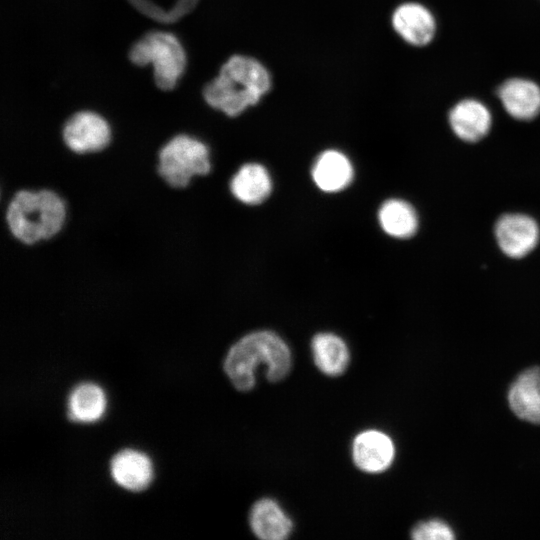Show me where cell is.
<instances>
[{
	"label": "cell",
	"mask_w": 540,
	"mask_h": 540,
	"mask_svg": "<svg viewBox=\"0 0 540 540\" xmlns=\"http://www.w3.org/2000/svg\"><path fill=\"white\" fill-rule=\"evenodd\" d=\"M230 189L239 201L253 205L263 202L270 195L272 182L265 167L248 163L233 176Z\"/></svg>",
	"instance_id": "cell-16"
},
{
	"label": "cell",
	"mask_w": 540,
	"mask_h": 540,
	"mask_svg": "<svg viewBox=\"0 0 540 540\" xmlns=\"http://www.w3.org/2000/svg\"><path fill=\"white\" fill-rule=\"evenodd\" d=\"M270 75L257 60L242 55L228 59L204 90L205 101L228 116L255 105L269 90Z\"/></svg>",
	"instance_id": "cell-2"
},
{
	"label": "cell",
	"mask_w": 540,
	"mask_h": 540,
	"mask_svg": "<svg viewBox=\"0 0 540 540\" xmlns=\"http://www.w3.org/2000/svg\"><path fill=\"white\" fill-rule=\"evenodd\" d=\"M508 401L519 418L540 424V368H529L516 378L510 387Z\"/></svg>",
	"instance_id": "cell-11"
},
{
	"label": "cell",
	"mask_w": 540,
	"mask_h": 540,
	"mask_svg": "<svg viewBox=\"0 0 540 540\" xmlns=\"http://www.w3.org/2000/svg\"><path fill=\"white\" fill-rule=\"evenodd\" d=\"M111 475L121 487L131 491H142L153 478L151 460L142 452L125 449L111 460Z\"/></svg>",
	"instance_id": "cell-10"
},
{
	"label": "cell",
	"mask_w": 540,
	"mask_h": 540,
	"mask_svg": "<svg viewBox=\"0 0 540 540\" xmlns=\"http://www.w3.org/2000/svg\"><path fill=\"white\" fill-rule=\"evenodd\" d=\"M312 353L316 366L324 374L338 376L349 363L346 343L333 333H318L312 339Z\"/></svg>",
	"instance_id": "cell-17"
},
{
	"label": "cell",
	"mask_w": 540,
	"mask_h": 540,
	"mask_svg": "<svg viewBox=\"0 0 540 540\" xmlns=\"http://www.w3.org/2000/svg\"><path fill=\"white\" fill-rule=\"evenodd\" d=\"M63 200L51 190H20L11 199L6 220L10 232L25 244L55 236L65 220Z\"/></svg>",
	"instance_id": "cell-3"
},
{
	"label": "cell",
	"mask_w": 540,
	"mask_h": 540,
	"mask_svg": "<svg viewBox=\"0 0 540 540\" xmlns=\"http://www.w3.org/2000/svg\"><path fill=\"white\" fill-rule=\"evenodd\" d=\"M394 445L389 436L378 430H367L356 436L352 455L356 466L368 473L387 469L394 458Z\"/></svg>",
	"instance_id": "cell-8"
},
{
	"label": "cell",
	"mask_w": 540,
	"mask_h": 540,
	"mask_svg": "<svg viewBox=\"0 0 540 540\" xmlns=\"http://www.w3.org/2000/svg\"><path fill=\"white\" fill-rule=\"evenodd\" d=\"M62 136L66 146L77 154L103 150L111 140L107 121L91 111L73 114L65 123Z\"/></svg>",
	"instance_id": "cell-6"
},
{
	"label": "cell",
	"mask_w": 540,
	"mask_h": 540,
	"mask_svg": "<svg viewBox=\"0 0 540 540\" xmlns=\"http://www.w3.org/2000/svg\"><path fill=\"white\" fill-rule=\"evenodd\" d=\"M449 122L452 130L460 139L474 142L488 133L491 126V115L481 102L467 99L453 107L449 115Z\"/></svg>",
	"instance_id": "cell-13"
},
{
	"label": "cell",
	"mask_w": 540,
	"mask_h": 540,
	"mask_svg": "<svg viewBox=\"0 0 540 540\" xmlns=\"http://www.w3.org/2000/svg\"><path fill=\"white\" fill-rule=\"evenodd\" d=\"M395 31L409 44L423 46L435 34V20L430 11L418 3L400 5L393 13Z\"/></svg>",
	"instance_id": "cell-9"
},
{
	"label": "cell",
	"mask_w": 540,
	"mask_h": 540,
	"mask_svg": "<svg viewBox=\"0 0 540 540\" xmlns=\"http://www.w3.org/2000/svg\"><path fill=\"white\" fill-rule=\"evenodd\" d=\"M506 111L519 120H530L540 112V88L526 79H511L499 89Z\"/></svg>",
	"instance_id": "cell-14"
},
{
	"label": "cell",
	"mask_w": 540,
	"mask_h": 540,
	"mask_svg": "<svg viewBox=\"0 0 540 540\" xmlns=\"http://www.w3.org/2000/svg\"><path fill=\"white\" fill-rule=\"evenodd\" d=\"M312 177L322 191L338 192L352 181L353 168L343 153L337 150H326L315 161Z\"/></svg>",
	"instance_id": "cell-15"
},
{
	"label": "cell",
	"mask_w": 540,
	"mask_h": 540,
	"mask_svg": "<svg viewBox=\"0 0 540 540\" xmlns=\"http://www.w3.org/2000/svg\"><path fill=\"white\" fill-rule=\"evenodd\" d=\"M415 540H451L455 538L452 529L441 520H429L418 523L411 531Z\"/></svg>",
	"instance_id": "cell-20"
},
{
	"label": "cell",
	"mask_w": 540,
	"mask_h": 540,
	"mask_svg": "<svg viewBox=\"0 0 540 540\" xmlns=\"http://www.w3.org/2000/svg\"><path fill=\"white\" fill-rule=\"evenodd\" d=\"M495 235L500 249L506 255L521 258L537 245L539 228L529 216L507 214L497 221Z\"/></svg>",
	"instance_id": "cell-7"
},
{
	"label": "cell",
	"mask_w": 540,
	"mask_h": 540,
	"mask_svg": "<svg viewBox=\"0 0 540 540\" xmlns=\"http://www.w3.org/2000/svg\"><path fill=\"white\" fill-rule=\"evenodd\" d=\"M249 522L253 533L264 540L286 539L293 528L290 518L269 498L260 499L252 506Z\"/></svg>",
	"instance_id": "cell-12"
},
{
	"label": "cell",
	"mask_w": 540,
	"mask_h": 540,
	"mask_svg": "<svg viewBox=\"0 0 540 540\" xmlns=\"http://www.w3.org/2000/svg\"><path fill=\"white\" fill-rule=\"evenodd\" d=\"M137 66L152 65L156 85L162 90L175 87L185 68V53L178 39L168 32H151L140 38L129 51Z\"/></svg>",
	"instance_id": "cell-4"
},
{
	"label": "cell",
	"mask_w": 540,
	"mask_h": 540,
	"mask_svg": "<svg viewBox=\"0 0 540 540\" xmlns=\"http://www.w3.org/2000/svg\"><path fill=\"white\" fill-rule=\"evenodd\" d=\"M259 365L266 366V377L271 382L282 380L290 370V350L274 332L245 335L228 351L224 369L236 389L248 391L255 385Z\"/></svg>",
	"instance_id": "cell-1"
},
{
	"label": "cell",
	"mask_w": 540,
	"mask_h": 540,
	"mask_svg": "<svg viewBox=\"0 0 540 540\" xmlns=\"http://www.w3.org/2000/svg\"><path fill=\"white\" fill-rule=\"evenodd\" d=\"M158 173L174 188L186 187L194 176L210 171L209 151L204 143L188 135L171 138L159 152Z\"/></svg>",
	"instance_id": "cell-5"
},
{
	"label": "cell",
	"mask_w": 540,
	"mask_h": 540,
	"mask_svg": "<svg viewBox=\"0 0 540 540\" xmlns=\"http://www.w3.org/2000/svg\"><path fill=\"white\" fill-rule=\"evenodd\" d=\"M106 408L104 391L94 383L76 386L68 400V416L72 421L94 422L103 415Z\"/></svg>",
	"instance_id": "cell-18"
},
{
	"label": "cell",
	"mask_w": 540,
	"mask_h": 540,
	"mask_svg": "<svg viewBox=\"0 0 540 540\" xmlns=\"http://www.w3.org/2000/svg\"><path fill=\"white\" fill-rule=\"evenodd\" d=\"M382 229L390 236L408 238L415 234L418 218L413 207L400 199L384 202L378 213Z\"/></svg>",
	"instance_id": "cell-19"
}]
</instances>
